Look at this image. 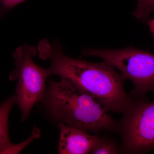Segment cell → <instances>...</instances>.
<instances>
[{"label":"cell","mask_w":154,"mask_h":154,"mask_svg":"<svg viewBox=\"0 0 154 154\" xmlns=\"http://www.w3.org/2000/svg\"><path fill=\"white\" fill-rule=\"evenodd\" d=\"M147 23L154 37V19L151 20H149Z\"/></svg>","instance_id":"7c38bea8"},{"label":"cell","mask_w":154,"mask_h":154,"mask_svg":"<svg viewBox=\"0 0 154 154\" xmlns=\"http://www.w3.org/2000/svg\"><path fill=\"white\" fill-rule=\"evenodd\" d=\"M86 56L101 58L121 72L125 80L134 85L131 96L133 98H145L146 94L154 91V54L129 47L124 49H87Z\"/></svg>","instance_id":"3957f363"},{"label":"cell","mask_w":154,"mask_h":154,"mask_svg":"<svg viewBox=\"0 0 154 154\" xmlns=\"http://www.w3.org/2000/svg\"><path fill=\"white\" fill-rule=\"evenodd\" d=\"M25 1L26 0H0V5L4 10L9 11Z\"/></svg>","instance_id":"8fae6325"},{"label":"cell","mask_w":154,"mask_h":154,"mask_svg":"<svg viewBox=\"0 0 154 154\" xmlns=\"http://www.w3.org/2000/svg\"><path fill=\"white\" fill-rule=\"evenodd\" d=\"M133 98L122 113L117 132L121 137L119 153L144 154L154 150V102Z\"/></svg>","instance_id":"5b68a950"},{"label":"cell","mask_w":154,"mask_h":154,"mask_svg":"<svg viewBox=\"0 0 154 154\" xmlns=\"http://www.w3.org/2000/svg\"><path fill=\"white\" fill-rule=\"evenodd\" d=\"M137 7L133 13L135 17L144 22H147L150 15L154 12V0H137Z\"/></svg>","instance_id":"9c48e42d"},{"label":"cell","mask_w":154,"mask_h":154,"mask_svg":"<svg viewBox=\"0 0 154 154\" xmlns=\"http://www.w3.org/2000/svg\"><path fill=\"white\" fill-rule=\"evenodd\" d=\"M55 120L88 132L117 131L118 122L94 96L66 78L50 81L41 101Z\"/></svg>","instance_id":"7a4b0ae2"},{"label":"cell","mask_w":154,"mask_h":154,"mask_svg":"<svg viewBox=\"0 0 154 154\" xmlns=\"http://www.w3.org/2000/svg\"><path fill=\"white\" fill-rule=\"evenodd\" d=\"M36 54L35 48L27 44L18 48L13 54L15 67L9 78L11 81L18 80L15 96L22 113V122L28 119L33 106L41 101L47 89L45 82L49 76L47 69L33 62L32 57Z\"/></svg>","instance_id":"277c9868"},{"label":"cell","mask_w":154,"mask_h":154,"mask_svg":"<svg viewBox=\"0 0 154 154\" xmlns=\"http://www.w3.org/2000/svg\"><path fill=\"white\" fill-rule=\"evenodd\" d=\"M37 48L40 58L51 60L47 69L49 76L71 80L96 98L107 112L122 113L129 106L132 97L125 90V80L109 63H95L69 57L57 42L51 43L46 39L39 42Z\"/></svg>","instance_id":"6da1fadb"},{"label":"cell","mask_w":154,"mask_h":154,"mask_svg":"<svg viewBox=\"0 0 154 154\" xmlns=\"http://www.w3.org/2000/svg\"><path fill=\"white\" fill-rule=\"evenodd\" d=\"M15 105H17L15 95L6 99L0 104V154H6L14 144L9 137L8 122L9 113Z\"/></svg>","instance_id":"52a82bcc"},{"label":"cell","mask_w":154,"mask_h":154,"mask_svg":"<svg viewBox=\"0 0 154 154\" xmlns=\"http://www.w3.org/2000/svg\"><path fill=\"white\" fill-rule=\"evenodd\" d=\"M60 138L58 152L60 154L90 153L98 143L100 137L91 135L83 130L58 122Z\"/></svg>","instance_id":"8992f818"},{"label":"cell","mask_w":154,"mask_h":154,"mask_svg":"<svg viewBox=\"0 0 154 154\" xmlns=\"http://www.w3.org/2000/svg\"><path fill=\"white\" fill-rule=\"evenodd\" d=\"M3 8H2V7H1V5H0V14L2 13V11H3ZM4 10V9H3Z\"/></svg>","instance_id":"4fadbf2b"},{"label":"cell","mask_w":154,"mask_h":154,"mask_svg":"<svg viewBox=\"0 0 154 154\" xmlns=\"http://www.w3.org/2000/svg\"><path fill=\"white\" fill-rule=\"evenodd\" d=\"M119 153V147L112 139L100 138L98 143L91 152V154H116Z\"/></svg>","instance_id":"ba28073f"},{"label":"cell","mask_w":154,"mask_h":154,"mask_svg":"<svg viewBox=\"0 0 154 154\" xmlns=\"http://www.w3.org/2000/svg\"><path fill=\"white\" fill-rule=\"evenodd\" d=\"M40 136V130L34 127L31 136L28 138L27 140L19 144H13V146L7 151L6 154H18L23 149L28 145L31 142L35 139L38 138Z\"/></svg>","instance_id":"30bf717a"}]
</instances>
